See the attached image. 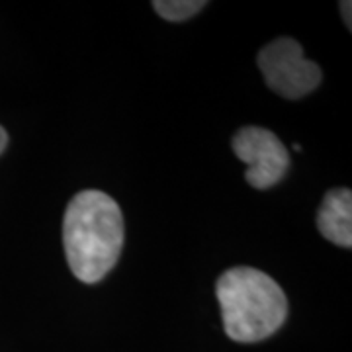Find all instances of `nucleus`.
<instances>
[{
	"mask_svg": "<svg viewBox=\"0 0 352 352\" xmlns=\"http://www.w3.org/2000/svg\"><path fill=\"white\" fill-rule=\"evenodd\" d=\"M233 153L247 164L245 180L256 190H266L278 184L289 166L288 149L276 133L264 127L249 126L233 135Z\"/></svg>",
	"mask_w": 352,
	"mask_h": 352,
	"instance_id": "obj_4",
	"label": "nucleus"
},
{
	"mask_svg": "<svg viewBox=\"0 0 352 352\" xmlns=\"http://www.w3.org/2000/svg\"><path fill=\"white\" fill-rule=\"evenodd\" d=\"M206 6L204 0H155L153 8L168 22H184Z\"/></svg>",
	"mask_w": 352,
	"mask_h": 352,
	"instance_id": "obj_6",
	"label": "nucleus"
},
{
	"mask_svg": "<svg viewBox=\"0 0 352 352\" xmlns=\"http://www.w3.org/2000/svg\"><path fill=\"white\" fill-rule=\"evenodd\" d=\"M258 69L278 96L298 100L321 82V69L303 57L302 45L292 38H278L258 53Z\"/></svg>",
	"mask_w": 352,
	"mask_h": 352,
	"instance_id": "obj_3",
	"label": "nucleus"
},
{
	"mask_svg": "<svg viewBox=\"0 0 352 352\" xmlns=\"http://www.w3.org/2000/svg\"><path fill=\"white\" fill-rule=\"evenodd\" d=\"M351 8L352 4L346 0V2H340V14L344 18V24H346V30H352V20H351Z\"/></svg>",
	"mask_w": 352,
	"mask_h": 352,
	"instance_id": "obj_7",
	"label": "nucleus"
},
{
	"mask_svg": "<svg viewBox=\"0 0 352 352\" xmlns=\"http://www.w3.org/2000/svg\"><path fill=\"white\" fill-rule=\"evenodd\" d=\"M215 296L223 329L235 342H258L284 325L288 300L274 278L251 266H235L217 278Z\"/></svg>",
	"mask_w": 352,
	"mask_h": 352,
	"instance_id": "obj_2",
	"label": "nucleus"
},
{
	"mask_svg": "<svg viewBox=\"0 0 352 352\" xmlns=\"http://www.w3.org/2000/svg\"><path fill=\"white\" fill-rule=\"evenodd\" d=\"M67 263L76 280L96 284L112 270L124 247V215L112 196L82 190L63 217Z\"/></svg>",
	"mask_w": 352,
	"mask_h": 352,
	"instance_id": "obj_1",
	"label": "nucleus"
},
{
	"mask_svg": "<svg viewBox=\"0 0 352 352\" xmlns=\"http://www.w3.org/2000/svg\"><path fill=\"white\" fill-rule=\"evenodd\" d=\"M6 143H8V135H6L4 127L0 126V155H2V151L6 149Z\"/></svg>",
	"mask_w": 352,
	"mask_h": 352,
	"instance_id": "obj_8",
	"label": "nucleus"
},
{
	"mask_svg": "<svg viewBox=\"0 0 352 352\" xmlns=\"http://www.w3.org/2000/svg\"><path fill=\"white\" fill-rule=\"evenodd\" d=\"M317 227L321 235L337 247H352V192L335 188L325 194L317 214Z\"/></svg>",
	"mask_w": 352,
	"mask_h": 352,
	"instance_id": "obj_5",
	"label": "nucleus"
}]
</instances>
